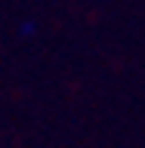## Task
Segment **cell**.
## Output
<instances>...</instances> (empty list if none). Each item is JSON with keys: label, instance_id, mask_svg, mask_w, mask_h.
<instances>
[{"label": "cell", "instance_id": "obj_1", "mask_svg": "<svg viewBox=\"0 0 145 148\" xmlns=\"http://www.w3.org/2000/svg\"><path fill=\"white\" fill-rule=\"evenodd\" d=\"M22 34H25V37L34 34V22H25V25H22Z\"/></svg>", "mask_w": 145, "mask_h": 148}]
</instances>
